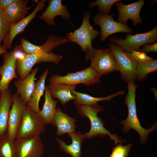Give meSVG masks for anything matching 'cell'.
Listing matches in <instances>:
<instances>
[{
	"instance_id": "cell-31",
	"label": "cell",
	"mask_w": 157,
	"mask_h": 157,
	"mask_svg": "<svg viewBox=\"0 0 157 157\" xmlns=\"http://www.w3.org/2000/svg\"><path fill=\"white\" fill-rule=\"evenodd\" d=\"M132 144L126 146L118 144L114 147L109 157H128Z\"/></svg>"
},
{
	"instance_id": "cell-4",
	"label": "cell",
	"mask_w": 157,
	"mask_h": 157,
	"mask_svg": "<svg viewBox=\"0 0 157 157\" xmlns=\"http://www.w3.org/2000/svg\"><path fill=\"white\" fill-rule=\"evenodd\" d=\"M45 125L38 112H35L26 105L16 139L40 136L44 131Z\"/></svg>"
},
{
	"instance_id": "cell-25",
	"label": "cell",
	"mask_w": 157,
	"mask_h": 157,
	"mask_svg": "<svg viewBox=\"0 0 157 157\" xmlns=\"http://www.w3.org/2000/svg\"><path fill=\"white\" fill-rule=\"evenodd\" d=\"M53 99L46 86L44 104L41 110L38 112L46 125L51 124L56 113L58 101Z\"/></svg>"
},
{
	"instance_id": "cell-8",
	"label": "cell",
	"mask_w": 157,
	"mask_h": 157,
	"mask_svg": "<svg viewBox=\"0 0 157 157\" xmlns=\"http://www.w3.org/2000/svg\"><path fill=\"white\" fill-rule=\"evenodd\" d=\"M111 51L121 74L124 81L134 82L137 76V62L131 56L117 45L108 43Z\"/></svg>"
},
{
	"instance_id": "cell-30",
	"label": "cell",
	"mask_w": 157,
	"mask_h": 157,
	"mask_svg": "<svg viewBox=\"0 0 157 157\" xmlns=\"http://www.w3.org/2000/svg\"><path fill=\"white\" fill-rule=\"evenodd\" d=\"M10 26L5 17L3 10L0 8V46L8 33Z\"/></svg>"
},
{
	"instance_id": "cell-32",
	"label": "cell",
	"mask_w": 157,
	"mask_h": 157,
	"mask_svg": "<svg viewBox=\"0 0 157 157\" xmlns=\"http://www.w3.org/2000/svg\"><path fill=\"white\" fill-rule=\"evenodd\" d=\"M130 53L132 58L138 63H146L154 59L148 56L147 54L138 51H133Z\"/></svg>"
},
{
	"instance_id": "cell-12",
	"label": "cell",
	"mask_w": 157,
	"mask_h": 157,
	"mask_svg": "<svg viewBox=\"0 0 157 157\" xmlns=\"http://www.w3.org/2000/svg\"><path fill=\"white\" fill-rule=\"evenodd\" d=\"M17 46L11 51L3 54V63L0 66V92L8 89L11 81L18 78L16 73Z\"/></svg>"
},
{
	"instance_id": "cell-33",
	"label": "cell",
	"mask_w": 157,
	"mask_h": 157,
	"mask_svg": "<svg viewBox=\"0 0 157 157\" xmlns=\"http://www.w3.org/2000/svg\"><path fill=\"white\" fill-rule=\"evenodd\" d=\"M138 51L144 53L146 54L152 52H157V43L156 42L152 44H147L143 45Z\"/></svg>"
},
{
	"instance_id": "cell-7",
	"label": "cell",
	"mask_w": 157,
	"mask_h": 157,
	"mask_svg": "<svg viewBox=\"0 0 157 157\" xmlns=\"http://www.w3.org/2000/svg\"><path fill=\"white\" fill-rule=\"evenodd\" d=\"M101 76L90 66L77 72L68 73L64 76L54 74L50 78L49 81L50 83H60L75 85L83 84L89 86L99 83Z\"/></svg>"
},
{
	"instance_id": "cell-3",
	"label": "cell",
	"mask_w": 157,
	"mask_h": 157,
	"mask_svg": "<svg viewBox=\"0 0 157 157\" xmlns=\"http://www.w3.org/2000/svg\"><path fill=\"white\" fill-rule=\"evenodd\" d=\"M79 114L81 116L86 117L89 119L91 124L90 131L85 134L86 138H92L99 136L103 137L108 135L110 139L113 140L115 144H122L123 140H120L117 135L110 133L104 126L102 121L97 116L100 111H102L104 109L102 106L98 104L88 106L84 105H76Z\"/></svg>"
},
{
	"instance_id": "cell-9",
	"label": "cell",
	"mask_w": 157,
	"mask_h": 157,
	"mask_svg": "<svg viewBox=\"0 0 157 157\" xmlns=\"http://www.w3.org/2000/svg\"><path fill=\"white\" fill-rule=\"evenodd\" d=\"M90 13L86 12L84 14L82 24L73 32H68L67 38L69 41L78 44L85 53L91 47L92 41L99 34L100 32L95 30L90 23Z\"/></svg>"
},
{
	"instance_id": "cell-36",
	"label": "cell",
	"mask_w": 157,
	"mask_h": 157,
	"mask_svg": "<svg viewBox=\"0 0 157 157\" xmlns=\"http://www.w3.org/2000/svg\"><path fill=\"white\" fill-rule=\"evenodd\" d=\"M151 91L153 93L155 99H157V88H151Z\"/></svg>"
},
{
	"instance_id": "cell-11",
	"label": "cell",
	"mask_w": 157,
	"mask_h": 157,
	"mask_svg": "<svg viewBox=\"0 0 157 157\" xmlns=\"http://www.w3.org/2000/svg\"><path fill=\"white\" fill-rule=\"evenodd\" d=\"M15 144L17 157H42L44 153L43 144L40 136L16 139Z\"/></svg>"
},
{
	"instance_id": "cell-26",
	"label": "cell",
	"mask_w": 157,
	"mask_h": 157,
	"mask_svg": "<svg viewBox=\"0 0 157 157\" xmlns=\"http://www.w3.org/2000/svg\"><path fill=\"white\" fill-rule=\"evenodd\" d=\"M125 90H120L115 93L107 97H96L84 93L75 91L76 99L74 100L75 105H84L92 106L96 105L99 101H110L113 98L118 96L123 95Z\"/></svg>"
},
{
	"instance_id": "cell-6",
	"label": "cell",
	"mask_w": 157,
	"mask_h": 157,
	"mask_svg": "<svg viewBox=\"0 0 157 157\" xmlns=\"http://www.w3.org/2000/svg\"><path fill=\"white\" fill-rule=\"evenodd\" d=\"M110 40L115 43L124 52L130 53L133 51H137L142 45L152 44L157 40V26L144 33L132 35L127 34L123 39L116 36L111 37Z\"/></svg>"
},
{
	"instance_id": "cell-28",
	"label": "cell",
	"mask_w": 157,
	"mask_h": 157,
	"mask_svg": "<svg viewBox=\"0 0 157 157\" xmlns=\"http://www.w3.org/2000/svg\"><path fill=\"white\" fill-rule=\"evenodd\" d=\"M157 70V59H154L144 63H138L136 79L138 81H143L147 78L148 74L156 72Z\"/></svg>"
},
{
	"instance_id": "cell-17",
	"label": "cell",
	"mask_w": 157,
	"mask_h": 157,
	"mask_svg": "<svg viewBox=\"0 0 157 157\" xmlns=\"http://www.w3.org/2000/svg\"><path fill=\"white\" fill-rule=\"evenodd\" d=\"M12 104L11 90L8 88L0 92V140L7 133L9 114Z\"/></svg>"
},
{
	"instance_id": "cell-35",
	"label": "cell",
	"mask_w": 157,
	"mask_h": 157,
	"mask_svg": "<svg viewBox=\"0 0 157 157\" xmlns=\"http://www.w3.org/2000/svg\"><path fill=\"white\" fill-rule=\"evenodd\" d=\"M7 52V49L3 46H0V55Z\"/></svg>"
},
{
	"instance_id": "cell-24",
	"label": "cell",
	"mask_w": 157,
	"mask_h": 157,
	"mask_svg": "<svg viewBox=\"0 0 157 157\" xmlns=\"http://www.w3.org/2000/svg\"><path fill=\"white\" fill-rule=\"evenodd\" d=\"M48 72L49 69H47L40 76L39 79L35 82L33 91L26 104L36 113H38L40 110L39 102L45 90V80Z\"/></svg>"
},
{
	"instance_id": "cell-5",
	"label": "cell",
	"mask_w": 157,
	"mask_h": 157,
	"mask_svg": "<svg viewBox=\"0 0 157 157\" xmlns=\"http://www.w3.org/2000/svg\"><path fill=\"white\" fill-rule=\"evenodd\" d=\"M86 60H90V67L101 76L115 71L118 68L109 48L97 49L92 46L85 53Z\"/></svg>"
},
{
	"instance_id": "cell-23",
	"label": "cell",
	"mask_w": 157,
	"mask_h": 157,
	"mask_svg": "<svg viewBox=\"0 0 157 157\" xmlns=\"http://www.w3.org/2000/svg\"><path fill=\"white\" fill-rule=\"evenodd\" d=\"M29 1L17 0L3 10L5 17L10 25L16 23L25 17L28 13Z\"/></svg>"
},
{
	"instance_id": "cell-13",
	"label": "cell",
	"mask_w": 157,
	"mask_h": 157,
	"mask_svg": "<svg viewBox=\"0 0 157 157\" xmlns=\"http://www.w3.org/2000/svg\"><path fill=\"white\" fill-rule=\"evenodd\" d=\"M12 97L13 104L9 114L7 134L15 140L26 105L17 92L12 94Z\"/></svg>"
},
{
	"instance_id": "cell-20",
	"label": "cell",
	"mask_w": 157,
	"mask_h": 157,
	"mask_svg": "<svg viewBox=\"0 0 157 157\" xmlns=\"http://www.w3.org/2000/svg\"><path fill=\"white\" fill-rule=\"evenodd\" d=\"M38 70V68L36 67L24 79L21 80L18 78L14 81L17 92L20 95V98L26 105L34 90L35 85V77Z\"/></svg>"
},
{
	"instance_id": "cell-34",
	"label": "cell",
	"mask_w": 157,
	"mask_h": 157,
	"mask_svg": "<svg viewBox=\"0 0 157 157\" xmlns=\"http://www.w3.org/2000/svg\"><path fill=\"white\" fill-rule=\"evenodd\" d=\"M17 0H0V8L3 10Z\"/></svg>"
},
{
	"instance_id": "cell-2",
	"label": "cell",
	"mask_w": 157,
	"mask_h": 157,
	"mask_svg": "<svg viewBox=\"0 0 157 157\" xmlns=\"http://www.w3.org/2000/svg\"><path fill=\"white\" fill-rule=\"evenodd\" d=\"M17 46L16 73L21 80L30 74L33 67L36 63L48 62L58 64L63 58L61 55L55 54L51 52L26 53L20 49L19 46Z\"/></svg>"
},
{
	"instance_id": "cell-27",
	"label": "cell",
	"mask_w": 157,
	"mask_h": 157,
	"mask_svg": "<svg viewBox=\"0 0 157 157\" xmlns=\"http://www.w3.org/2000/svg\"><path fill=\"white\" fill-rule=\"evenodd\" d=\"M15 140L6 133L0 140V157H17Z\"/></svg>"
},
{
	"instance_id": "cell-29",
	"label": "cell",
	"mask_w": 157,
	"mask_h": 157,
	"mask_svg": "<svg viewBox=\"0 0 157 157\" xmlns=\"http://www.w3.org/2000/svg\"><path fill=\"white\" fill-rule=\"evenodd\" d=\"M122 0H97L91 3H88L90 8L98 7L100 13L104 14H109L112 6Z\"/></svg>"
},
{
	"instance_id": "cell-19",
	"label": "cell",
	"mask_w": 157,
	"mask_h": 157,
	"mask_svg": "<svg viewBox=\"0 0 157 157\" xmlns=\"http://www.w3.org/2000/svg\"><path fill=\"white\" fill-rule=\"evenodd\" d=\"M47 86L52 97L57 99L63 105L76 99V85L58 83H50Z\"/></svg>"
},
{
	"instance_id": "cell-16",
	"label": "cell",
	"mask_w": 157,
	"mask_h": 157,
	"mask_svg": "<svg viewBox=\"0 0 157 157\" xmlns=\"http://www.w3.org/2000/svg\"><path fill=\"white\" fill-rule=\"evenodd\" d=\"M46 1L42 0L38 1L35 9L28 15L19 22L10 25L8 33L3 41V46L7 49H11L14 38L24 31L28 24L35 17L37 13L44 8Z\"/></svg>"
},
{
	"instance_id": "cell-1",
	"label": "cell",
	"mask_w": 157,
	"mask_h": 157,
	"mask_svg": "<svg viewBox=\"0 0 157 157\" xmlns=\"http://www.w3.org/2000/svg\"><path fill=\"white\" fill-rule=\"evenodd\" d=\"M127 87L128 92L124 103L128 108V116L125 120L120 121V123L123 125V133L127 132L131 129L135 130L140 136L141 142L144 144L146 142L149 134L155 130L157 124L155 123L148 129L141 126L137 117L135 102L136 91L138 86L134 82H128Z\"/></svg>"
},
{
	"instance_id": "cell-14",
	"label": "cell",
	"mask_w": 157,
	"mask_h": 157,
	"mask_svg": "<svg viewBox=\"0 0 157 157\" xmlns=\"http://www.w3.org/2000/svg\"><path fill=\"white\" fill-rule=\"evenodd\" d=\"M144 4V0H140L127 5H125L121 2L116 3L118 12L117 22L126 24L128 20L130 19L135 26L139 24L142 23V19L140 16V12Z\"/></svg>"
},
{
	"instance_id": "cell-10",
	"label": "cell",
	"mask_w": 157,
	"mask_h": 157,
	"mask_svg": "<svg viewBox=\"0 0 157 157\" xmlns=\"http://www.w3.org/2000/svg\"><path fill=\"white\" fill-rule=\"evenodd\" d=\"M113 14H104L99 13L94 16L93 21L96 26L99 25L101 29L100 39L105 41L107 38L112 34L118 33H131L132 29L126 24H122L113 19Z\"/></svg>"
},
{
	"instance_id": "cell-22",
	"label": "cell",
	"mask_w": 157,
	"mask_h": 157,
	"mask_svg": "<svg viewBox=\"0 0 157 157\" xmlns=\"http://www.w3.org/2000/svg\"><path fill=\"white\" fill-rule=\"evenodd\" d=\"M68 136L72 141V143L69 145L60 138H56V140L60 149L72 157H81V144L83 141L86 138L85 134L80 132H75L68 134Z\"/></svg>"
},
{
	"instance_id": "cell-15",
	"label": "cell",
	"mask_w": 157,
	"mask_h": 157,
	"mask_svg": "<svg viewBox=\"0 0 157 157\" xmlns=\"http://www.w3.org/2000/svg\"><path fill=\"white\" fill-rule=\"evenodd\" d=\"M69 41L67 37L60 38L55 35H51L48 37L46 41L42 45L38 46L22 38L21 39L19 47L22 51L28 53H37L42 51L49 52L57 46Z\"/></svg>"
},
{
	"instance_id": "cell-21",
	"label": "cell",
	"mask_w": 157,
	"mask_h": 157,
	"mask_svg": "<svg viewBox=\"0 0 157 157\" xmlns=\"http://www.w3.org/2000/svg\"><path fill=\"white\" fill-rule=\"evenodd\" d=\"M76 119L63 113L57 108L51 124L57 128L56 134L58 135L75 132L76 127L75 124Z\"/></svg>"
},
{
	"instance_id": "cell-18",
	"label": "cell",
	"mask_w": 157,
	"mask_h": 157,
	"mask_svg": "<svg viewBox=\"0 0 157 157\" xmlns=\"http://www.w3.org/2000/svg\"><path fill=\"white\" fill-rule=\"evenodd\" d=\"M62 1L61 0H49L48 6L40 16V18L51 26L56 25L54 19L56 16H60L66 20H69L70 14L66 6L63 5Z\"/></svg>"
}]
</instances>
